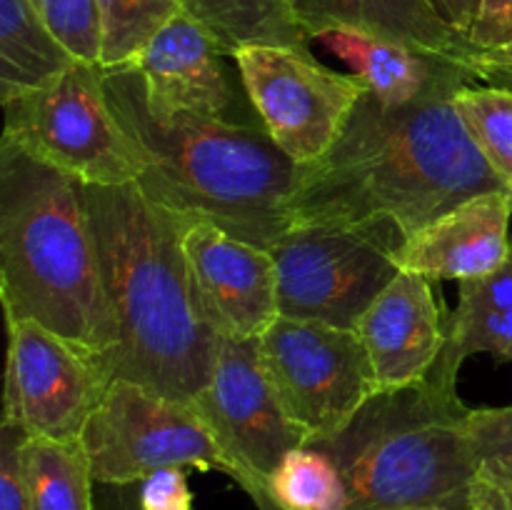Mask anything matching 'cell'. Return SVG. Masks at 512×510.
Segmentation results:
<instances>
[{
  "instance_id": "cell-1",
  "label": "cell",
  "mask_w": 512,
  "mask_h": 510,
  "mask_svg": "<svg viewBox=\"0 0 512 510\" xmlns=\"http://www.w3.org/2000/svg\"><path fill=\"white\" fill-rule=\"evenodd\" d=\"M475 80L473 70H455L405 105L365 93L333 148L300 165L293 225H390L410 238L473 195L508 190L455 105Z\"/></svg>"
},
{
  "instance_id": "cell-2",
  "label": "cell",
  "mask_w": 512,
  "mask_h": 510,
  "mask_svg": "<svg viewBox=\"0 0 512 510\" xmlns=\"http://www.w3.org/2000/svg\"><path fill=\"white\" fill-rule=\"evenodd\" d=\"M118 348L105 358L123 378L165 398L190 400L213 375L220 335L190 288L183 253L188 223L128 185H83Z\"/></svg>"
},
{
  "instance_id": "cell-3",
  "label": "cell",
  "mask_w": 512,
  "mask_h": 510,
  "mask_svg": "<svg viewBox=\"0 0 512 510\" xmlns=\"http://www.w3.org/2000/svg\"><path fill=\"white\" fill-rule=\"evenodd\" d=\"M103 83L150 200L183 223L205 220L268 250L293 228L300 165L263 125L158 113L133 65L103 68Z\"/></svg>"
},
{
  "instance_id": "cell-4",
  "label": "cell",
  "mask_w": 512,
  "mask_h": 510,
  "mask_svg": "<svg viewBox=\"0 0 512 510\" xmlns=\"http://www.w3.org/2000/svg\"><path fill=\"white\" fill-rule=\"evenodd\" d=\"M0 298L5 323L33 320L103 358L118 348L83 183L3 140Z\"/></svg>"
},
{
  "instance_id": "cell-5",
  "label": "cell",
  "mask_w": 512,
  "mask_h": 510,
  "mask_svg": "<svg viewBox=\"0 0 512 510\" xmlns=\"http://www.w3.org/2000/svg\"><path fill=\"white\" fill-rule=\"evenodd\" d=\"M458 375L438 360L425 380L378 390L340 433L308 443L338 465L348 510H470L478 465Z\"/></svg>"
},
{
  "instance_id": "cell-6",
  "label": "cell",
  "mask_w": 512,
  "mask_h": 510,
  "mask_svg": "<svg viewBox=\"0 0 512 510\" xmlns=\"http://www.w3.org/2000/svg\"><path fill=\"white\" fill-rule=\"evenodd\" d=\"M3 105V143L73 175L83 185L138 183L140 165L103 83V68L78 60Z\"/></svg>"
},
{
  "instance_id": "cell-7",
  "label": "cell",
  "mask_w": 512,
  "mask_h": 510,
  "mask_svg": "<svg viewBox=\"0 0 512 510\" xmlns=\"http://www.w3.org/2000/svg\"><path fill=\"white\" fill-rule=\"evenodd\" d=\"M403 240L390 225H293L270 248L280 315L355 330L400 273L395 253Z\"/></svg>"
},
{
  "instance_id": "cell-8",
  "label": "cell",
  "mask_w": 512,
  "mask_h": 510,
  "mask_svg": "<svg viewBox=\"0 0 512 510\" xmlns=\"http://www.w3.org/2000/svg\"><path fill=\"white\" fill-rule=\"evenodd\" d=\"M98 485L140 483L163 468L220 470L235 483L238 468L195 408L133 380L115 378L83 433Z\"/></svg>"
},
{
  "instance_id": "cell-9",
  "label": "cell",
  "mask_w": 512,
  "mask_h": 510,
  "mask_svg": "<svg viewBox=\"0 0 512 510\" xmlns=\"http://www.w3.org/2000/svg\"><path fill=\"white\" fill-rule=\"evenodd\" d=\"M265 375L308 443L333 438L380 390L355 330L278 315L258 338Z\"/></svg>"
},
{
  "instance_id": "cell-10",
  "label": "cell",
  "mask_w": 512,
  "mask_h": 510,
  "mask_svg": "<svg viewBox=\"0 0 512 510\" xmlns=\"http://www.w3.org/2000/svg\"><path fill=\"white\" fill-rule=\"evenodd\" d=\"M240 85L255 118L293 163L323 158L368 93L353 73L325 68L310 50L245 45L233 55Z\"/></svg>"
},
{
  "instance_id": "cell-11",
  "label": "cell",
  "mask_w": 512,
  "mask_h": 510,
  "mask_svg": "<svg viewBox=\"0 0 512 510\" xmlns=\"http://www.w3.org/2000/svg\"><path fill=\"white\" fill-rule=\"evenodd\" d=\"M190 405L235 463L238 485L258 510H278L270 498V478L290 450L308 445V435L275 395L260 360L258 338H220L213 375Z\"/></svg>"
},
{
  "instance_id": "cell-12",
  "label": "cell",
  "mask_w": 512,
  "mask_h": 510,
  "mask_svg": "<svg viewBox=\"0 0 512 510\" xmlns=\"http://www.w3.org/2000/svg\"><path fill=\"white\" fill-rule=\"evenodd\" d=\"M8 325L3 423L25 435L83 440L113 383L103 355L78 348L33 320Z\"/></svg>"
},
{
  "instance_id": "cell-13",
  "label": "cell",
  "mask_w": 512,
  "mask_h": 510,
  "mask_svg": "<svg viewBox=\"0 0 512 510\" xmlns=\"http://www.w3.org/2000/svg\"><path fill=\"white\" fill-rule=\"evenodd\" d=\"M183 253L195 303L220 338L255 340L278 320V273L268 248L198 220L185 228Z\"/></svg>"
},
{
  "instance_id": "cell-14",
  "label": "cell",
  "mask_w": 512,
  "mask_h": 510,
  "mask_svg": "<svg viewBox=\"0 0 512 510\" xmlns=\"http://www.w3.org/2000/svg\"><path fill=\"white\" fill-rule=\"evenodd\" d=\"M230 55L220 48L203 23L178 13L135 58L145 98L158 113L195 118L235 120L238 110V68H228Z\"/></svg>"
},
{
  "instance_id": "cell-15",
  "label": "cell",
  "mask_w": 512,
  "mask_h": 510,
  "mask_svg": "<svg viewBox=\"0 0 512 510\" xmlns=\"http://www.w3.org/2000/svg\"><path fill=\"white\" fill-rule=\"evenodd\" d=\"M448 325L450 315L435 298L433 280L400 270L355 328L380 390L428 378L448 343Z\"/></svg>"
},
{
  "instance_id": "cell-16",
  "label": "cell",
  "mask_w": 512,
  "mask_h": 510,
  "mask_svg": "<svg viewBox=\"0 0 512 510\" xmlns=\"http://www.w3.org/2000/svg\"><path fill=\"white\" fill-rule=\"evenodd\" d=\"M512 193L473 195L403 240L395 253L400 270L428 280H478L498 270L510 253Z\"/></svg>"
},
{
  "instance_id": "cell-17",
  "label": "cell",
  "mask_w": 512,
  "mask_h": 510,
  "mask_svg": "<svg viewBox=\"0 0 512 510\" xmlns=\"http://www.w3.org/2000/svg\"><path fill=\"white\" fill-rule=\"evenodd\" d=\"M288 3L295 23L308 40L338 28L365 30L473 65L480 73V50L450 25L430 0H288Z\"/></svg>"
},
{
  "instance_id": "cell-18",
  "label": "cell",
  "mask_w": 512,
  "mask_h": 510,
  "mask_svg": "<svg viewBox=\"0 0 512 510\" xmlns=\"http://www.w3.org/2000/svg\"><path fill=\"white\" fill-rule=\"evenodd\" d=\"M315 40L328 48L335 58L343 60L353 70L355 78L363 80L368 93L388 105L413 103L455 70L478 73L473 65L428 53L403 40L365 33V30L338 28L318 35Z\"/></svg>"
},
{
  "instance_id": "cell-19",
  "label": "cell",
  "mask_w": 512,
  "mask_h": 510,
  "mask_svg": "<svg viewBox=\"0 0 512 510\" xmlns=\"http://www.w3.org/2000/svg\"><path fill=\"white\" fill-rule=\"evenodd\" d=\"M470 355L512 363V243L498 270L458 283V308L450 313L448 343L440 360L463 368Z\"/></svg>"
},
{
  "instance_id": "cell-20",
  "label": "cell",
  "mask_w": 512,
  "mask_h": 510,
  "mask_svg": "<svg viewBox=\"0 0 512 510\" xmlns=\"http://www.w3.org/2000/svg\"><path fill=\"white\" fill-rule=\"evenodd\" d=\"M75 63L33 0H0V100L38 88Z\"/></svg>"
},
{
  "instance_id": "cell-21",
  "label": "cell",
  "mask_w": 512,
  "mask_h": 510,
  "mask_svg": "<svg viewBox=\"0 0 512 510\" xmlns=\"http://www.w3.org/2000/svg\"><path fill=\"white\" fill-rule=\"evenodd\" d=\"M18 460L30 510H98L83 440L23 435Z\"/></svg>"
},
{
  "instance_id": "cell-22",
  "label": "cell",
  "mask_w": 512,
  "mask_h": 510,
  "mask_svg": "<svg viewBox=\"0 0 512 510\" xmlns=\"http://www.w3.org/2000/svg\"><path fill=\"white\" fill-rule=\"evenodd\" d=\"M183 10L210 30L230 58L245 45L310 50L288 0H183Z\"/></svg>"
},
{
  "instance_id": "cell-23",
  "label": "cell",
  "mask_w": 512,
  "mask_h": 510,
  "mask_svg": "<svg viewBox=\"0 0 512 510\" xmlns=\"http://www.w3.org/2000/svg\"><path fill=\"white\" fill-rule=\"evenodd\" d=\"M278 510H348V488L338 465L313 445L290 450L270 478Z\"/></svg>"
},
{
  "instance_id": "cell-24",
  "label": "cell",
  "mask_w": 512,
  "mask_h": 510,
  "mask_svg": "<svg viewBox=\"0 0 512 510\" xmlns=\"http://www.w3.org/2000/svg\"><path fill=\"white\" fill-rule=\"evenodd\" d=\"M100 15V68L135 63L145 45L183 13V0H95Z\"/></svg>"
},
{
  "instance_id": "cell-25",
  "label": "cell",
  "mask_w": 512,
  "mask_h": 510,
  "mask_svg": "<svg viewBox=\"0 0 512 510\" xmlns=\"http://www.w3.org/2000/svg\"><path fill=\"white\" fill-rule=\"evenodd\" d=\"M455 105L470 138L512 193V88L465 83L455 95Z\"/></svg>"
},
{
  "instance_id": "cell-26",
  "label": "cell",
  "mask_w": 512,
  "mask_h": 510,
  "mask_svg": "<svg viewBox=\"0 0 512 510\" xmlns=\"http://www.w3.org/2000/svg\"><path fill=\"white\" fill-rule=\"evenodd\" d=\"M468 435L478 475L512 483V405L470 408Z\"/></svg>"
},
{
  "instance_id": "cell-27",
  "label": "cell",
  "mask_w": 512,
  "mask_h": 510,
  "mask_svg": "<svg viewBox=\"0 0 512 510\" xmlns=\"http://www.w3.org/2000/svg\"><path fill=\"white\" fill-rule=\"evenodd\" d=\"M33 5L75 58L100 65V15L95 0H33Z\"/></svg>"
},
{
  "instance_id": "cell-28",
  "label": "cell",
  "mask_w": 512,
  "mask_h": 510,
  "mask_svg": "<svg viewBox=\"0 0 512 510\" xmlns=\"http://www.w3.org/2000/svg\"><path fill=\"white\" fill-rule=\"evenodd\" d=\"M143 510H193L185 468H163L140 480Z\"/></svg>"
},
{
  "instance_id": "cell-29",
  "label": "cell",
  "mask_w": 512,
  "mask_h": 510,
  "mask_svg": "<svg viewBox=\"0 0 512 510\" xmlns=\"http://www.w3.org/2000/svg\"><path fill=\"white\" fill-rule=\"evenodd\" d=\"M23 435L15 425L0 423V510H30L18 460Z\"/></svg>"
},
{
  "instance_id": "cell-30",
  "label": "cell",
  "mask_w": 512,
  "mask_h": 510,
  "mask_svg": "<svg viewBox=\"0 0 512 510\" xmlns=\"http://www.w3.org/2000/svg\"><path fill=\"white\" fill-rule=\"evenodd\" d=\"M468 38L480 53L512 43V0H485Z\"/></svg>"
},
{
  "instance_id": "cell-31",
  "label": "cell",
  "mask_w": 512,
  "mask_h": 510,
  "mask_svg": "<svg viewBox=\"0 0 512 510\" xmlns=\"http://www.w3.org/2000/svg\"><path fill=\"white\" fill-rule=\"evenodd\" d=\"M470 510H512V483L478 475L470 490Z\"/></svg>"
},
{
  "instance_id": "cell-32",
  "label": "cell",
  "mask_w": 512,
  "mask_h": 510,
  "mask_svg": "<svg viewBox=\"0 0 512 510\" xmlns=\"http://www.w3.org/2000/svg\"><path fill=\"white\" fill-rule=\"evenodd\" d=\"M430 3L435 5V10H438L458 33H463L465 38H468L485 0H430Z\"/></svg>"
},
{
  "instance_id": "cell-33",
  "label": "cell",
  "mask_w": 512,
  "mask_h": 510,
  "mask_svg": "<svg viewBox=\"0 0 512 510\" xmlns=\"http://www.w3.org/2000/svg\"><path fill=\"white\" fill-rule=\"evenodd\" d=\"M95 500H98V510H143L140 483L100 485Z\"/></svg>"
},
{
  "instance_id": "cell-34",
  "label": "cell",
  "mask_w": 512,
  "mask_h": 510,
  "mask_svg": "<svg viewBox=\"0 0 512 510\" xmlns=\"http://www.w3.org/2000/svg\"><path fill=\"white\" fill-rule=\"evenodd\" d=\"M478 65H480V68H485V65H498V68H512V43L503 45V48L488 50V53H480Z\"/></svg>"
},
{
  "instance_id": "cell-35",
  "label": "cell",
  "mask_w": 512,
  "mask_h": 510,
  "mask_svg": "<svg viewBox=\"0 0 512 510\" xmlns=\"http://www.w3.org/2000/svg\"><path fill=\"white\" fill-rule=\"evenodd\" d=\"M480 80L493 85H503V88H512V68L485 65V68H480Z\"/></svg>"
},
{
  "instance_id": "cell-36",
  "label": "cell",
  "mask_w": 512,
  "mask_h": 510,
  "mask_svg": "<svg viewBox=\"0 0 512 510\" xmlns=\"http://www.w3.org/2000/svg\"><path fill=\"white\" fill-rule=\"evenodd\" d=\"M395 510H445V508H395Z\"/></svg>"
}]
</instances>
